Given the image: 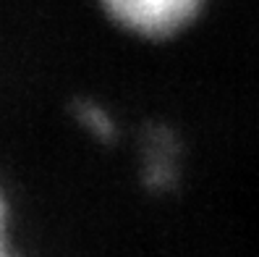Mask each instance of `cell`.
I'll list each match as a JSON object with an SVG mask.
<instances>
[{
  "mask_svg": "<svg viewBox=\"0 0 259 257\" xmlns=\"http://www.w3.org/2000/svg\"><path fill=\"white\" fill-rule=\"evenodd\" d=\"M0 257H11V254L6 252V247H3V241H0Z\"/></svg>",
  "mask_w": 259,
  "mask_h": 257,
  "instance_id": "cell-4",
  "label": "cell"
},
{
  "mask_svg": "<svg viewBox=\"0 0 259 257\" xmlns=\"http://www.w3.org/2000/svg\"><path fill=\"white\" fill-rule=\"evenodd\" d=\"M105 13L126 32L144 40L181 34L199 16L204 0H100Z\"/></svg>",
  "mask_w": 259,
  "mask_h": 257,
  "instance_id": "cell-1",
  "label": "cell"
},
{
  "mask_svg": "<svg viewBox=\"0 0 259 257\" xmlns=\"http://www.w3.org/2000/svg\"><path fill=\"white\" fill-rule=\"evenodd\" d=\"M3 221H6V207H3V200H0V234H3Z\"/></svg>",
  "mask_w": 259,
  "mask_h": 257,
  "instance_id": "cell-3",
  "label": "cell"
},
{
  "mask_svg": "<svg viewBox=\"0 0 259 257\" xmlns=\"http://www.w3.org/2000/svg\"><path fill=\"white\" fill-rule=\"evenodd\" d=\"M81 121L92 129L95 134H108L110 131V121L105 118L102 111H97L95 105H89V108H81Z\"/></svg>",
  "mask_w": 259,
  "mask_h": 257,
  "instance_id": "cell-2",
  "label": "cell"
}]
</instances>
